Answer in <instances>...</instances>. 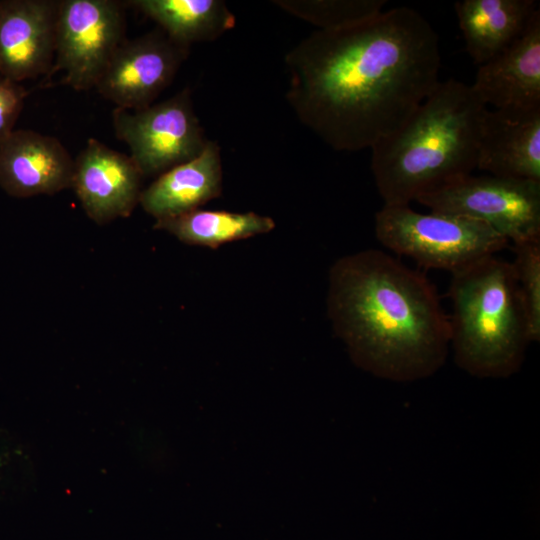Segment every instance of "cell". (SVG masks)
<instances>
[{
	"mask_svg": "<svg viewBox=\"0 0 540 540\" xmlns=\"http://www.w3.org/2000/svg\"><path fill=\"white\" fill-rule=\"evenodd\" d=\"M59 0L0 1V75L15 82L49 76Z\"/></svg>",
	"mask_w": 540,
	"mask_h": 540,
	"instance_id": "cell-11",
	"label": "cell"
},
{
	"mask_svg": "<svg viewBox=\"0 0 540 540\" xmlns=\"http://www.w3.org/2000/svg\"><path fill=\"white\" fill-rule=\"evenodd\" d=\"M470 86L487 108L540 109V11L519 39L479 66Z\"/></svg>",
	"mask_w": 540,
	"mask_h": 540,
	"instance_id": "cell-13",
	"label": "cell"
},
{
	"mask_svg": "<svg viewBox=\"0 0 540 540\" xmlns=\"http://www.w3.org/2000/svg\"><path fill=\"white\" fill-rule=\"evenodd\" d=\"M476 168L493 176L540 182V109H487Z\"/></svg>",
	"mask_w": 540,
	"mask_h": 540,
	"instance_id": "cell-14",
	"label": "cell"
},
{
	"mask_svg": "<svg viewBox=\"0 0 540 540\" xmlns=\"http://www.w3.org/2000/svg\"><path fill=\"white\" fill-rule=\"evenodd\" d=\"M189 51L159 28L125 39L95 89L118 108H146L171 84Z\"/></svg>",
	"mask_w": 540,
	"mask_h": 540,
	"instance_id": "cell-9",
	"label": "cell"
},
{
	"mask_svg": "<svg viewBox=\"0 0 540 540\" xmlns=\"http://www.w3.org/2000/svg\"><path fill=\"white\" fill-rule=\"evenodd\" d=\"M127 2L59 0L55 59L49 76L62 71L77 91L95 88L125 40Z\"/></svg>",
	"mask_w": 540,
	"mask_h": 540,
	"instance_id": "cell-8",
	"label": "cell"
},
{
	"mask_svg": "<svg viewBox=\"0 0 540 540\" xmlns=\"http://www.w3.org/2000/svg\"><path fill=\"white\" fill-rule=\"evenodd\" d=\"M154 228L170 233L183 243L215 249L229 242L268 233L275 228V222L255 212L199 208L177 217L158 220Z\"/></svg>",
	"mask_w": 540,
	"mask_h": 540,
	"instance_id": "cell-18",
	"label": "cell"
},
{
	"mask_svg": "<svg viewBox=\"0 0 540 540\" xmlns=\"http://www.w3.org/2000/svg\"><path fill=\"white\" fill-rule=\"evenodd\" d=\"M143 175L130 156L89 138L74 159L72 189L86 215L99 225L131 215Z\"/></svg>",
	"mask_w": 540,
	"mask_h": 540,
	"instance_id": "cell-10",
	"label": "cell"
},
{
	"mask_svg": "<svg viewBox=\"0 0 540 540\" xmlns=\"http://www.w3.org/2000/svg\"><path fill=\"white\" fill-rule=\"evenodd\" d=\"M416 201L483 222L513 244L540 239V182L470 174Z\"/></svg>",
	"mask_w": 540,
	"mask_h": 540,
	"instance_id": "cell-6",
	"label": "cell"
},
{
	"mask_svg": "<svg viewBox=\"0 0 540 540\" xmlns=\"http://www.w3.org/2000/svg\"><path fill=\"white\" fill-rule=\"evenodd\" d=\"M127 4L153 20L171 40L188 48L214 41L236 24L221 0H133Z\"/></svg>",
	"mask_w": 540,
	"mask_h": 540,
	"instance_id": "cell-17",
	"label": "cell"
},
{
	"mask_svg": "<svg viewBox=\"0 0 540 540\" xmlns=\"http://www.w3.org/2000/svg\"><path fill=\"white\" fill-rule=\"evenodd\" d=\"M27 94L19 82L0 75V139L13 131Z\"/></svg>",
	"mask_w": 540,
	"mask_h": 540,
	"instance_id": "cell-21",
	"label": "cell"
},
{
	"mask_svg": "<svg viewBox=\"0 0 540 540\" xmlns=\"http://www.w3.org/2000/svg\"><path fill=\"white\" fill-rule=\"evenodd\" d=\"M454 8L466 51L479 66L519 39L540 11L535 0H461Z\"/></svg>",
	"mask_w": 540,
	"mask_h": 540,
	"instance_id": "cell-16",
	"label": "cell"
},
{
	"mask_svg": "<svg viewBox=\"0 0 540 540\" xmlns=\"http://www.w3.org/2000/svg\"><path fill=\"white\" fill-rule=\"evenodd\" d=\"M285 64L299 121L336 151H360L400 129L437 87L439 37L420 13L395 7L312 32Z\"/></svg>",
	"mask_w": 540,
	"mask_h": 540,
	"instance_id": "cell-1",
	"label": "cell"
},
{
	"mask_svg": "<svg viewBox=\"0 0 540 540\" xmlns=\"http://www.w3.org/2000/svg\"><path fill=\"white\" fill-rule=\"evenodd\" d=\"M327 314L364 371L395 382L436 373L450 347L449 317L426 276L384 251L345 255L329 270Z\"/></svg>",
	"mask_w": 540,
	"mask_h": 540,
	"instance_id": "cell-2",
	"label": "cell"
},
{
	"mask_svg": "<svg viewBox=\"0 0 540 540\" xmlns=\"http://www.w3.org/2000/svg\"><path fill=\"white\" fill-rule=\"evenodd\" d=\"M511 262L523 302L531 342L540 340V239L513 244Z\"/></svg>",
	"mask_w": 540,
	"mask_h": 540,
	"instance_id": "cell-20",
	"label": "cell"
},
{
	"mask_svg": "<svg viewBox=\"0 0 540 540\" xmlns=\"http://www.w3.org/2000/svg\"><path fill=\"white\" fill-rule=\"evenodd\" d=\"M450 347L459 368L478 378H507L531 342L511 262L495 255L452 273Z\"/></svg>",
	"mask_w": 540,
	"mask_h": 540,
	"instance_id": "cell-4",
	"label": "cell"
},
{
	"mask_svg": "<svg viewBox=\"0 0 540 540\" xmlns=\"http://www.w3.org/2000/svg\"><path fill=\"white\" fill-rule=\"evenodd\" d=\"M285 10L316 27L334 31L365 22L383 10L384 0H279L273 1Z\"/></svg>",
	"mask_w": 540,
	"mask_h": 540,
	"instance_id": "cell-19",
	"label": "cell"
},
{
	"mask_svg": "<svg viewBox=\"0 0 540 540\" xmlns=\"http://www.w3.org/2000/svg\"><path fill=\"white\" fill-rule=\"evenodd\" d=\"M487 109L470 84L440 81L400 129L371 148L384 205H410L472 174Z\"/></svg>",
	"mask_w": 540,
	"mask_h": 540,
	"instance_id": "cell-3",
	"label": "cell"
},
{
	"mask_svg": "<svg viewBox=\"0 0 540 540\" xmlns=\"http://www.w3.org/2000/svg\"><path fill=\"white\" fill-rule=\"evenodd\" d=\"M220 146L208 140L202 152L177 165L143 189L139 204L155 221L199 209L222 193Z\"/></svg>",
	"mask_w": 540,
	"mask_h": 540,
	"instance_id": "cell-15",
	"label": "cell"
},
{
	"mask_svg": "<svg viewBox=\"0 0 540 540\" xmlns=\"http://www.w3.org/2000/svg\"><path fill=\"white\" fill-rule=\"evenodd\" d=\"M74 159L55 137L13 130L0 139V187L10 196L54 195L72 188Z\"/></svg>",
	"mask_w": 540,
	"mask_h": 540,
	"instance_id": "cell-12",
	"label": "cell"
},
{
	"mask_svg": "<svg viewBox=\"0 0 540 540\" xmlns=\"http://www.w3.org/2000/svg\"><path fill=\"white\" fill-rule=\"evenodd\" d=\"M374 230L390 251L451 274L495 255L509 243L483 222L443 212L421 213L409 204H383L375 214Z\"/></svg>",
	"mask_w": 540,
	"mask_h": 540,
	"instance_id": "cell-5",
	"label": "cell"
},
{
	"mask_svg": "<svg viewBox=\"0 0 540 540\" xmlns=\"http://www.w3.org/2000/svg\"><path fill=\"white\" fill-rule=\"evenodd\" d=\"M112 120L116 137L127 144L143 177H158L193 159L208 142L188 87L140 110L116 107Z\"/></svg>",
	"mask_w": 540,
	"mask_h": 540,
	"instance_id": "cell-7",
	"label": "cell"
}]
</instances>
